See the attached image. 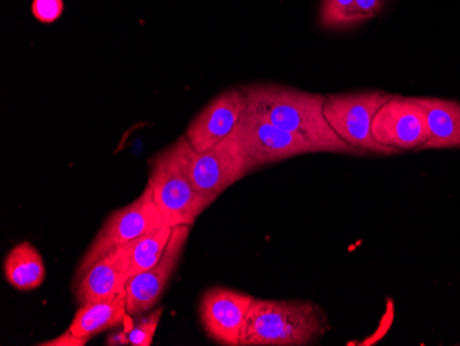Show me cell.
Masks as SVG:
<instances>
[{
	"instance_id": "52a82bcc",
	"label": "cell",
	"mask_w": 460,
	"mask_h": 346,
	"mask_svg": "<svg viewBox=\"0 0 460 346\" xmlns=\"http://www.w3.org/2000/svg\"><path fill=\"white\" fill-rule=\"evenodd\" d=\"M234 131L243 142L251 172L302 155L317 154V149L304 137L283 130L248 110Z\"/></svg>"
},
{
	"instance_id": "ffe728a7",
	"label": "cell",
	"mask_w": 460,
	"mask_h": 346,
	"mask_svg": "<svg viewBox=\"0 0 460 346\" xmlns=\"http://www.w3.org/2000/svg\"><path fill=\"white\" fill-rule=\"evenodd\" d=\"M386 0H358V15L361 22H368L376 17L384 9Z\"/></svg>"
},
{
	"instance_id": "9a60e30c",
	"label": "cell",
	"mask_w": 460,
	"mask_h": 346,
	"mask_svg": "<svg viewBox=\"0 0 460 346\" xmlns=\"http://www.w3.org/2000/svg\"><path fill=\"white\" fill-rule=\"evenodd\" d=\"M4 272L15 290L33 291L45 283V261L32 243H18L4 258Z\"/></svg>"
},
{
	"instance_id": "d6986e66",
	"label": "cell",
	"mask_w": 460,
	"mask_h": 346,
	"mask_svg": "<svg viewBox=\"0 0 460 346\" xmlns=\"http://www.w3.org/2000/svg\"><path fill=\"white\" fill-rule=\"evenodd\" d=\"M64 0H32L33 17L41 24H53L64 13Z\"/></svg>"
},
{
	"instance_id": "5b68a950",
	"label": "cell",
	"mask_w": 460,
	"mask_h": 346,
	"mask_svg": "<svg viewBox=\"0 0 460 346\" xmlns=\"http://www.w3.org/2000/svg\"><path fill=\"white\" fill-rule=\"evenodd\" d=\"M164 226H167L164 217L157 208L154 193L148 185L133 203L113 211L107 221L103 222L102 228L95 235L89 250L80 260L79 267L75 272L74 283H77L93 263L97 262L103 255Z\"/></svg>"
},
{
	"instance_id": "2e32d148",
	"label": "cell",
	"mask_w": 460,
	"mask_h": 346,
	"mask_svg": "<svg viewBox=\"0 0 460 346\" xmlns=\"http://www.w3.org/2000/svg\"><path fill=\"white\" fill-rule=\"evenodd\" d=\"M172 232V226H164L157 231L142 235L138 239L130 242L128 278L146 272L159 262L165 247L169 244Z\"/></svg>"
},
{
	"instance_id": "7c38bea8",
	"label": "cell",
	"mask_w": 460,
	"mask_h": 346,
	"mask_svg": "<svg viewBox=\"0 0 460 346\" xmlns=\"http://www.w3.org/2000/svg\"><path fill=\"white\" fill-rule=\"evenodd\" d=\"M130 268V243L118 247L93 263L76 283V301L80 305L107 301L126 296Z\"/></svg>"
},
{
	"instance_id": "6da1fadb",
	"label": "cell",
	"mask_w": 460,
	"mask_h": 346,
	"mask_svg": "<svg viewBox=\"0 0 460 346\" xmlns=\"http://www.w3.org/2000/svg\"><path fill=\"white\" fill-rule=\"evenodd\" d=\"M242 89L248 111L283 130L304 137L317 152L363 155L331 128L324 116L325 95L271 84H250Z\"/></svg>"
},
{
	"instance_id": "ba28073f",
	"label": "cell",
	"mask_w": 460,
	"mask_h": 346,
	"mask_svg": "<svg viewBox=\"0 0 460 346\" xmlns=\"http://www.w3.org/2000/svg\"><path fill=\"white\" fill-rule=\"evenodd\" d=\"M372 134L395 151L422 149L429 130L425 110L415 98L390 95L372 121Z\"/></svg>"
},
{
	"instance_id": "8992f818",
	"label": "cell",
	"mask_w": 460,
	"mask_h": 346,
	"mask_svg": "<svg viewBox=\"0 0 460 346\" xmlns=\"http://www.w3.org/2000/svg\"><path fill=\"white\" fill-rule=\"evenodd\" d=\"M190 173L196 190L216 201L225 191L252 172L243 142L234 130L213 148L204 152L193 149Z\"/></svg>"
},
{
	"instance_id": "8fae6325",
	"label": "cell",
	"mask_w": 460,
	"mask_h": 346,
	"mask_svg": "<svg viewBox=\"0 0 460 346\" xmlns=\"http://www.w3.org/2000/svg\"><path fill=\"white\" fill-rule=\"evenodd\" d=\"M245 110L247 97L242 87L225 90L190 121L185 137L196 152L213 148L236 129Z\"/></svg>"
},
{
	"instance_id": "e0dca14e",
	"label": "cell",
	"mask_w": 460,
	"mask_h": 346,
	"mask_svg": "<svg viewBox=\"0 0 460 346\" xmlns=\"http://www.w3.org/2000/svg\"><path fill=\"white\" fill-rule=\"evenodd\" d=\"M162 316L163 308L155 309L131 325L130 329L111 334L107 345L151 346Z\"/></svg>"
},
{
	"instance_id": "ac0fdd59",
	"label": "cell",
	"mask_w": 460,
	"mask_h": 346,
	"mask_svg": "<svg viewBox=\"0 0 460 346\" xmlns=\"http://www.w3.org/2000/svg\"><path fill=\"white\" fill-rule=\"evenodd\" d=\"M320 24L327 30H345L363 24L358 15V0H323Z\"/></svg>"
},
{
	"instance_id": "5bb4252c",
	"label": "cell",
	"mask_w": 460,
	"mask_h": 346,
	"mask_svg": "<svg viewBox=\"0 0 460 346\" xmlns=\"http://www.w3.org/2000/svg\"><path fill=\"white\" fill-rule=\"evenodd\" d=\"M128 315L126 296L82 305L69 325V332L76 337L90 340L100 333L115 329Z\"/></svg>"
},
{
	"instance_id": "3957f363",
	"label": "cell",
	"mask_w": 460,
	"mask_h": 346,
	"mask_svg": "<svg viewBox=\"0 0 460 346\" xmlns=\"http://www.w3.org/2000/svg\"><path fill=\"white\" fill-rule=\"evenodd\" d=\"M193 148L185 134L149 162L148 185L167 226H195L214 201L196 190L190 173Z\"/></svg>"
},
{
	"instance_id": "44dd1931",
	"label": "cell",
	"mask_w": 460,
	"mask_h": 346,
	"mask_svg": "<svg viewBox=\"0 0 460 346\" xmlns=\"http://www.w3.org/2000/svg\"><path fill=\"white\" fill-rule=\"evenodd\" d=\"M89 342V340H84V338L76 337V335L72 334L71 332L64 333V334L59 335V337L54 338V340L46 341V342L38 343V345L41 346H84Z\"/></svg>"
},
{
	"instance_id": "9c48e42d",
	"label": "cell",
	"mask_w": 460,
	"mask_h": 346,
	"mask_svg": "<svg viewBox=\"0 0 460 346\" xmlns=\"http://www.w3.org/2000/svg\"><path fill=\"white\" fill-rule=\"evenodd\" d=\"M254 297L227 288H213L201 297L199 314L204 332L214 342L240 346L243 327Z\"/></svg>"
},
{
	"instance_id": "7a4b0ae2",
	"label": "cell",
	"mask_w": 460,
	"mask_h": 346,
	"mask_svg": "<svg viewBox=\"0 0 460 346\" xmlns=\"http://www.w3.org/2000/svg\"><path fill=\"white\" fill-rule=\"evenodd\" d=\"M330 330L327 315L310 299L254 298L240 346H305Z\"/></svg>"
},
{
	"instance_id": "30bf717a",
	"label": "cell",
	"mask_w": 460,
	"mask_h": 346,
	"mask_svg": "<svg viewBox=\"0 0 460 346\" xmlns=\"http://www.w3.org/2000/svg\"><path fill=\"white\" fill-rule=\"evenodd\" d=\"M192 226H178L172 228L169 244L165 247L159 262L152 270L128 279L126 286L128 314H145L151 311L160 301L172 273L177 270L181 255L185 249Z\"/></svg>"
},
{
	"instance_id": "277c9868",
	"label": "cell",
	"mask_w": 460,
	"mask_h": 346,
	"mask_svg": "<svg viewBox=\"0 0 460 346\" xmlns=\"http://www.w3.org/2000/svg\"><path fill=\"white\" fill-rule=\"evenodd\" d=\"M389 97L390 94L379 90L325 95L324 116L332 130L361 154L381 156L400 154L395 149L382 146L372 134L375 115Z\"/></svg>"
},
{
	"instance_id": "4fadbf2b",
	"label": "cell",
	"mask_w": 460,
	"mask_h": 346,
	"mask_svg": "<svg viewBox=\"0 0 460 346\" xmlns=\"http://www.w3.org/2000/svg\"><path fill=\"white\" fill-rule=\"evenodd\" d=\"M425 110L429 138L422 149L460 148V102L416 97Z\"/></svg>"
}]
</instances>
